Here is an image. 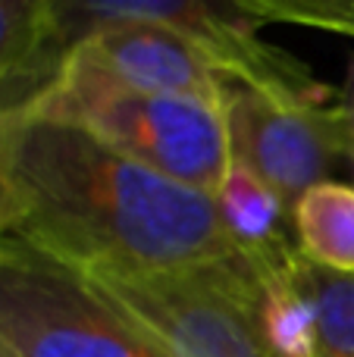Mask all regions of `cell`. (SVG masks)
I'll use <instances>...</instances> for the list:
<instances>
[{
    "label": "cell",
    "mask_w": 354,
    "mask_h": 357,
    "mask_svg": "<svg viewBox=\"0 0 354 357\" xmlns=\"http://www.w3.org/2000/svg\"><path fill=\"white\" fill-rule=\"evenodd\" d=\"M6 129H10V110L0 107V241L16 232L19 226V197L10 176V148H6Z\"/></svg>",
    "instance_id": "cell-12"
},
{
    "label": "cell",
    "mask_w": 354,
    "mask_h": 357,
    "mask_svg": "<svg viewBox=\"0 0 354 357\" xmlns=\"http://www.w3.org/2000/svg\"><path fill=\"white\" fill-rule=\"evenodd\" d=\"M292 260L263 279L261 326L276 357H317V317L295 279Z\"/></svg>",
    "instance_id": "cell-10"
},
{
    "label": "cell",
    "mask_w": 354,
    "mask_h": 357,
    "mask_svg": "<svg viewBox=\"0 0 354 357\" xmlns=\"http://www.w3.org/2000/svg\"><path fill=\"white\" fill-rule=\"evenodd\" d=\"M0 357H6V354H3V351H0Z\"/></svg>",
    "instance_id": "cell-14"
},
{
    "label": "cell",
    "mask_w": 354,
    "mask_h": 357,
    "mask_svg": "<svg viewBox=\"0 0 354 357\" xmlns=\"http://www.w3.org/2000/svg\"><path fill=\"white\" fill-rule=\"evenodd\" d=\"M220 107L232 160L279 195L286 210L348 157L339 104H295L220 75Z\"/></svg>",
    "instance_id": "cell-5"
},
{
    "label": "cell",
    "mask_w": 354,
    "mask_h": 357,
    "mask_svg": "<svg viewBox=\"0 0 354 357\" xmlns=\"http://www.w3.org/2000/svg\"><path fill=\"white\" fill-rule=\"evenodd\" d=\"M19 110L75 126L107 148L207 195H217L232 163L220 104L135 91L72 54L56 63L47 85Z\"/></svg>",
    "instance_id": "cell-2"
},
{
    "label": "cell",
    "mask_w": 354,
    "mask_h": 357,
    "mask_svg": "<svg viewBox=\"0 0 354 357\" xmlns=\"http://www.w3.org/2000/svg\"><path fill=\"white\" fill-rule=\"evenodd\" d=\"M85 279L163 357H276L261 326L263 273L251 257Z\"/></svg>",
    "instance_id": "cell-3"
},
{
    "label": "cell",
    "mask_w": 354,
    "mask_h": 357,
    "mask_svg": "<svg viewBox=\"0 0 354 357\" xmlns=\"http://www.w3.org/2000/svg\"><path fill=\"white\" fill-rule=\"evenodd\" d=\"M213 204H217L226 232L236 238L245 257L254 260L263 279L282 270L298 254L288 245L286 229H282V216L288 213L286 204L238 160L229 163L217 195H213Z\"/></svg>",
    "instance_id": "cell-7"
},
{
    "label": "cell",
    "mask_w": 354,
    "mask_h": 357,
    "mask_svg": "<svg viewBox=\"0 0 354 357\" xmlns=\"http://www.w3.org/2000/svg\"><path fill=\"white\" fill-rule=\"evenodd\" d=\"M82 16L91 19H138L154 22L169 31H179L182 38L194 44L210 60L223 79H238L251 88L286 98L295 104H326L332 94L330 85L311 73L292 54L261 41L257 29L261 19H254L238 0L232 3H210V0H72Z\"/></svg>",
    "instance_id": "cell-6"
},
{
    "label": "cell",
    "mask_w": 354,
    "mask_h": 357,
    "mask_svg": "<svg viewBox=\"0 0 354 357\" xmlns=\"http://www.w3.org/2000/svg\"><path fill=\"white\" fill-rule=\"evenodd\" d=\"M0 351L6 357H163L85 276L19 235L0 241Z\"/></svg>",
    "instance_id": "cell-4"
},
{
    "label": "cell",
    "mask_w": 354,
    "mask_h": 357,
    "mask_svg": "<svg viewBox=\"0 0 354 357\" xmlns=\"http://www.w3.org/2000/svg\"><path fill=\"white\" fill-rule=\"evenodd\" d=\"M13 235L82 276L163 273L245 257L213 195L167 178L75 126L10 107Z\"/></svg>",
    "instance_id": "cell-1"
},
{
    "label": "cell",
    "mask_w": 354,
    "mask_h": 357,
    "mask_svg": "<svg viewBox=\"0 0 354 357\" xmlns=\"http://www.w3.org/2000/svg\"><path fill=\"white\" fill-rule=\"evenodd\" d=\"M292 273L317 317V357H354V276L295 254Z\"/></svg>",
    "instance_id": "cell-11"
},
{
    "label": "cell",
    "mask_w": 354,
    "mask_h": 357,
    "mask_svg": "<svg viewBox=\"0 0 354 357\" xmlns=\"http://www.w3.org/2000/svg\"><path fill=\"white\" fill-rule=\"evenodd\" d=\"M339 110H342V126H345V154L354 163V56L348 63L342 94H339Z\"/></svg>",
    "instance_id": "cell-13"
},
{
    "label": "cell",
    "mask_w": 354,
    "mask_h": 357,
    "mask_svg": "<svg viewBox=\"0 0 354 357\" xmlns=\"http://www.w3.org/2000/svg\"><path fill=\"white\" fill-rule=\"evenodd\" d=\"M288 216L301 257L354 276V185L326 178L307 188Z\"/></svg>",
    "instance_id": "cell-8"
},
{
    "label": "cell",
    "mask_w": 354,
    "mask_h": 357,
    "mask_svg": "<svg viewBox=\"0 0 354 357\" xmlns=\"http://www.w3.org/2000/svg\"><path fill=\"white\" fill-rule=\"evenodd\" d=\"M50 31V0H0V85L22 82L29 73L41 75V88L47 85L56 69Z\"/></svg>",
    "instance_id": "cell-9"
}]
</instances>
